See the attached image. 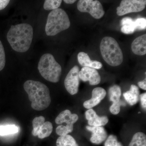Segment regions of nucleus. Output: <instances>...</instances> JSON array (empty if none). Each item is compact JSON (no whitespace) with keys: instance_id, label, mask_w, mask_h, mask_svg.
<instances>
[{"instance_id":"f257e3e1","label":"nucleus","mask_w":146,"mask_h":146,"mask_svg":"<svg viewBox=\"0 0 146 146\" xmlns=\"http://www.w3.org/2000/svg\"><path fill=\"white\" fill-rule=\"evenodd\" d=\"M32 27L28 24L12 25L7 34V39L14 50L25 52L28 50L33 38Z\"/></svg>"},{"instance_id":"f03ea898","label":"nucleus","mask_w":146,"mask_h":146,"mask_svg":"<svg viewBox=\"0 0 146 146\" xmlns=\"http://www.w3.org/2000/svg\"><path fill=\"white\" fill-rule=\"evenodd\" d=\"M24 88L31 102V106L35 110L42 111L46 109L51 103L48 88L39 81L28 80L24 84Z\"/></svg>"},{"instance_id":"7ed1b4c3","label":"nucleus","mask_w":146,"mask_h":146,"mask_svg":"<svg viewBox=\"0 0 146 146\" xmlns=\"http://www.w3.org/2000/svg\"><path fill=\"white\" fill-rule=\"evenodd\" d=\"M100 49L103 58L108 65L115 67L122 63V51L118 42L113 37H104L101 42Z\"/></svg>"},{"instance_id":"20e7f679","label":"nucleus","mask_w":146,"mask_h":146,"mask_svg":"<svg viewBox=\"0 0 146 146\" xmlns=\"http://www.w3.org/2000/svg\"><path fill=\"white\" fill-rule=\"evenodd\" d=\"M70 26L68 14L60 8L52 10L48 14L45 28L48 36H54Z\"/></svg>"},{"instance_id":"39448f33","label":"nucleus","mask_w":146,"mask_h":146,"mask_svg":"<svg viewBox=\"0 0 146 146\" xmlns=\"http://www.w3.org/2000/svg\"><path fill=\"white\" fill-rule=\"evenodd\" d=\"M38 69L46 80L53 83L59 81L62 68L51 54H45L42 56L38 63Z\"/></svg>"},{"instance_id":"423d86ee","label":"nucleus","mask_w":146,"mask_h":146,"mask_svg":"<svg viewBox=\"0 0 146 146\" xmlns=\"http://www.w3.org/2000/svg\"><path fill=\"white\" fill-rule=\"evenodd\" d=\"M78 119V115L72 114L69 110H66L60 112L55 119V123L58 125H61L63 123L66 124V126L60 125L58 126L56 132L60 136H65L72 132L74 124Z\"/></svg>"},{"instance_id":"0eeeda50","label":"nucleus","mask_w":146,"mask_h":146,"mask_svg":"<svg viewBox=\"0 0 146 146\" xmlns=\"http://www.w3.org/2000/svg\"><path fill=\"white\" fill-rule=\"evenodd\" d=\"M78 9L81 12L89 13L93 18L100 19L103 17L105 11L99 1L80 0L77 4Z\"/></svg>"},{"instance_id":"6e6552de","label":"nucleus","mask_w":146,"mask_h":146,"mask_svg":"<svg viewBox=\"0 0 146 146\" xmlns=\"http://www.w3.org/2000/svg\"><path fill=\"white\" fill-rule=\"evenodd\" d=\"M32 123L33 129L32 133L33 136L43 139L48 137L52 133V123L49 121L45 122L44 117L43 116L35 118Z\"/></svg>"},{"instance_id":"1a4fd4ad","label":"nucleus","mask_w":146,"mask_h":146,"mask_svg":"<svg viewBox=\"0 0 146 146\" xmlns=\"http://www.w3.org/2000/svg\"><path fill=\"white\" fill-rule=\"evenodd\" d=\"M146 5L145 0H123L117 8V14L122 16L132 12H140L145 9Z\"/></svg>"},{"instance_id":"9d476101","label":"nucleus","mask_w":146,"mask_h":146,"mask_svg":"<svg viewBox=\"0 0 146 146\" xmlns=\"http://www.w3.org/2000/svg\"><path fill=\"white\" fill-rule=\"evenodd\" d=\"M79 71V67L76 65L71 69L65 78L64 81L65 88L71 95H75L78 92L80 82Z\"/></svg>"},{"instance_id":"9b49d317","label":"nucleus","mask_w":146,"mask_h":146,"mask_svg":"<svg viewBox=\"0 0 146 146\" xmlns=\"http://www.w3.org/2000/svg\"><path fill=\"white\" fill-rule=\"evenodd\" d=\"M108 94L110 101L113 102L110 108V112L113 115H117L119 113L121 106L125 105L124 103L120 100L121 95V88L118 85H114L110 88Z\"/></svg>"},{"instance_id":"f8f14e48","label":"nucleus","mask_w":146,"mask_h":146,"mask_svg":"<svg viewBox=\"0 0 146 146\" xmlns=\"http://www.w3.org/2000/svg\"><path fill=\"white\" fill-rule=\"evenodd\" d=\"M79 77L84 82L89 81L91 85H98L100 82L101 77L96 69L89 67H83L79 71Z\"/></svg>"},{"instance_id":"ddd939ff","label":"nucleus","mask_w":146,"mask_h":146,"mask_svg":"<svg viewBox=\"0 0 146 146\" xmlns=\"http://www.w3.org/2000/svg\"><path fill=\"white\" fill-rule=\"evenodd\" d=\"M92 94V98L84 103V107L86 109H92L98 104L105 97L106 92L102 87H96L93 89Z\"/></svg>"},{"instance_id":"4468645a","label":"nucleus","mask_w":146,"mask_h":146,"mask_svg":"<svg viewBox=\"0 0 146 146\" xmlns=\"http://www.w3.org/2000/svg\"><path fill=\"white\" fill-rule=\"evenodd\" d=\"M85 117L88 120V124L91 126L101 127L108 123V119L106 116L99 117L92 109L87 110L85 112Z\"/></svg>"},{"instance_id":"2eb2a0df","label":"nucleus","mask_w":146,"mask_h":146,"mask_svg":"<svg viewBox=\"0 0 146 146\" xmlns=\"http://www.w3.org/2000/svg\"><path fill=\"white\" fill-rule=\"evenodd\" d=\"M87 130L92 132L90 141L93 143L100 144L103 142L107 137V133L104 128L102 127H94L87 126Z\"/></svg>"},{"instance_id":"dca6fc26","label":"nucleus","mask_w":146,"mask_h":146,"mask_svg":"<svg viewBox=\"0 0 146 146\" xmlns=\"http://www.w3.org/2000/svg\"><path fill=\"white\" fill-rule=\"evenodd\" d=\"M133 53L139 56L146 54V35L144 34L134 39L131 45Z\"/></svg>"},{"instance_id":"f3484780","label":"nucleus","mask_w":146,"mask_h":146,"mask_svg":"<svg viewBox=\"0 0 146 146\" xmlns=\"http://www.w3.org/2000/svg\"><path fill=\"white\" fill-rule=\"evenodd\" d=\"M78 60L79 64L83 67H89L95 69H100L102 67V64L97 60H92L87 54L80 52L78 55Z\"/></svg>"},{"instance_id":"a211bd4d","label":"nucleus","mask_w":146,"mask_h":146,"mask_svg":"<svg viewBox=\"0 0 146 146\" xmlns=\"http://www.w3.org/2000/svg\"><path fill=\"white\" fill-rule=\"evenodd\" d=\"M139 89L136 85L132 84L131 86L129 91L123 94V96L125 100L130 106H133L138 102L139 99Z\"/></svg>"},{"instance_id":"6ab92c4d","label":"nucleus","mask_w":146,"mask_h":146,"mask_svg":"<svg viewBox=\"0 0 146 146\" xmlns=\"http://www.w3.org/2000/svg\"><path fill=\"white\" fill-rule=\"evenodd\" d=\"M56 146H79L76 140L70 135L60 136L56 140Z\"/></svg>"},{"instance_id":"aec40b11","label":"nucleus","mask_w":146,"mask_h":146,"mask_svg":"<svg viewBox=\"0 0 146 146\" xmlns=\"http://www.w3.org/2000/svg\"><path fill=\"white\" fill-rule=\"evenodd\" d=\"M128 146H146V136L143 132L135 133Z\"/></svg>"},{"instance_id":"412c9836","label":"nucleus","mask_w":146,"mask_h":146,"mask_svg":"<svg viewBox=\"0 0 146 146\" xmlns=\"http://www.w3.org/2000/svg\"><path fill=\"white\" fill-rule=\"evenodd\" d=\"M18 131V127L14 125L0 126V135L6 136L17 133Z\"/></svg>"},{"instance_id":"4be33fe9","label":"nucleus","mask_w":146,"mask_h":146,"mask_svg":"<svg viewBox=\"0 0 146 146\" xmlns=\"http://www.w3.org/2000/svg\"><path fill=\"white\" fill-rule=\"evenodd\" d=\"M61 0H46L44 4V8L46 10H55L60 6Z\"/></svg>"},{"instance_id":"5701e85b","label":"nucleus","mask_w":146,"mask_h":146,"mask_svg":"<svg viewBox=\"0 0 146 146\" xmlns=\"http://www.w3.org/2000/svg\"><path fill=\"white\" fill-rule=\"evenodd\" d=\"M105 146H123L121 143L118 142L116 136L110 135L105 143Z\"/></svg>"},{"instance_id":"b1692460","label":"nucleus","mask_w":146,"mask_h":146,"mask_svg":"<svg viewBox=\"0 0 146 146\" xmlns=\"http://www.w3.org/2000/svg\"><path fill=\"white\" fill-rule=\"evenodd\" d=\"M134 21L136 30H142L145 29L146 27V19L145 18H138Z\"/></svg>"},{"instance_id":"393cba45","label":"nucleus","mask_w":146,"mask_h":146,"mask_svg":"<svg viewBox=\"0 0 146 146\" xmlns=\"http://www.w3.org/2000/svg\"><path fill=\"white\" fill-rule=\"evenodd\" d=\"M5 54L2 43L0 40V71L2 70L5 65Z\"/></svg>"},{"instance_id":"a878e982","label":"nucleus","mask_w":146,"mask_h":146,"mask_svg":"<svg viewBox=\"0 0 146 146\" xmlns=\"http://www.w3.org/2000/svg\"><path fill=\"white\" fill-rule=\"evenodd\" d=\"M135 31L136 28L134 25V21L133 23L123 26L121 28L122 32L125 34H132Z\"/></svg>"},{"instance_id":"bb28decb","label":"nucleus","mask_w":146,"mask_h":146,"mask_svg":"<svg viewBox=\"0 0 146 146\" xmlns=\"http://www.w3.org/2000/svg\"><path fill=\"white\" fill-rule=\"evenodd\" d=\"M133 22H134V21H133L132 18H129V17H125V18H123L121 20V25L122 26H123L125 25L133 23Z\"/></svg>"},{"instance_id":"cd10ccee","label":"nucleus","mask_w":146,"mask_h":146,"mask_svg":"<svg viewBox=\"0 0 146 146\" xmlns=\"http://www.w3.org/2000/svg\"><path fill=\"white\" fill-rule=\"evenodd\" d=\"M140 100L142 104V107L145 110L146 108V93H145L141 94L139 96Z\"/></svg>"},{"instance_id":"c85d7f7f","label":"nucleus","mask_w":146,"mask_h":146,"mask_svg":"<svg viewBox=\"0 0 146 146\" xmlns=\"http://www.w3.org/2000/svg\"><path fill=\"white\" fill-rule=\"evenodd\" d=\"M9 0H0V10H2L6 7L9 3Z\"/></svg>"},{"instance_id":"c756f323","label":"nucleus","mask_w":146,"mask_h":146,"mask_svg":"<svg viewBox=\"0 0 146 146\" xmlns=\"http://www.w3.org/2000/svg\"><path fill=\"white\" fill-rule=\"evenodd\" d=\"M138 86L141 88V89H143L144 90H146V79L143 81L139 82L138 83Z\"/></svg>"},{"instance_id":"7c9ffc66","label":"nucleus","mask_w":146,"mask_h":146,"mask_svg":"<svg viewBox=\"0 0 146 146\" xmlns=\"http://www.w3.org/2000/svg\"><path fill=\"white\" fill-rule=\"evenodd\" d=\"M63 1L68 4H72L75 2L76 1V0H64Z\"/></svg>"}]
</instances>
